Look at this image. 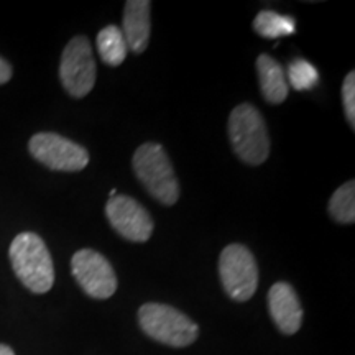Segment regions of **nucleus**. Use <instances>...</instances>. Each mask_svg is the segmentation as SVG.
Returning a JSON list of instances; mask_svg holds the SVG:
<instances>
[{
    "instance_id": "1",
    "label": "nucleus",
    "mask_w": 355,
    "mask_h": 355,
    "mask_svg": "<svg viewBox=\"0 0 355 355\" xmlns=\"http://www.w3.org/2000/svg\"><path fill=\"white\" fill-rule=\"evenodd\" d=\"M13 273L32 293L43 295L55 283V265L43 239L35 232H21L10 243Z\"/></svg>"
},
{
    "instance_id": "2",
    "label": "nucleus",
    "mask_w": 355,
    "mask_h": 355,
    "mask_svg": "<svg viewBox=\"0 0 355 355\" xmlns=\"http://www.w3.org/2000/svg\"><path fill=\"white\" fill-rule=\"evenodd\" d=\"M133 173L152 198L163 206H173L180 199V183L166 150L155 141H146L135 150Z\"/></svg>"
},
{
    "instance_id": "3",
    "label": "nucleus",
    "mask_w": 355,
    "mask_h": 355,
    "mask_svg": "<svg viewBox=\"0 0 355 355\" xmlns=\"http://www.w3.org/2000/svg\"><path fill=\"white\" fill-rule=\"evenodd\" d=\"M229 140L247 165H261L270 155V137L263 115L255 105L241 104L229 115Z\"/></svg>"
},
{
    "instance_id": "4",
    "label": "nucleus",
    "mask_w": 355,
    "mask_h": 355,
    "mask_svg": "<svg viewBox=\"0 0 355 355\" xmlns=\"http://www.w3.org/2000/svg\"><path fill=\"white\" fill-rule=\"evenodd\" d=\"M139 324L146 336L170 347H186L199 336L198 324L168 304H144L139 309Z\"/></svg>"
},
{
    "instance_id": "5",
    "label": "nucleus",
    "mask_w": 355,
    "mask_h": 355,
    "mask_svg": "<svg viewBox=\"0 0 355 355\" xmlns=\"http://www.w3.org/2000/svg\"><path fill=\"white\" fill-rule=\"evenodd\" d=\"M219 275L222 286L234 301L243 303L255 295L259 286V266L254 254L242 243H230L222 250Z\"/></svg>"
},
{
    "instance_id": "6",
    "label": "nucleus",
    "mask_w": 355,
    "mask_h": 355,
    "mask_svg": "<svg viewBox=\"0 0 355 355\" xmlns=\"http://www.w3.org/2000/svg\"><path fill=\"white\" fill-rule=\"evenodd\" d=\"M60 79L66 92L83 99L96 84V60L89 40L78 35L66 44L60 63Z\"/></svg>"
},
{
    "instance_id": "7",
    "label": "nucleus",
    "mask_w": 355,
    "mask_h": 355,
    "mask_svg": "<svg viewBox=\"0 0 355 355\" xmlns=\"http://www.w3.org/2000/svg\"><path fill=\"white\" fill-rule=\"evenodd\" d=\"M28 150L37 162L53 171L76 173L89 163V152L83 145L53 132L33 135L28 141Z\"/></svg>"
},
{
    "instance_id": "8",
    "label": "nucleus",
    "mask_w": 355,
    "mask_h": 355,
    "mask_svg": "<svg viewBox=\"0 0 355 355\" xmlns=\"http://www.w3.org/2000/svg\"><path fill=\"white\" fill-rule=\"evenodd\" d=\"M71 273L83 291L94 300H107L117 291V277L112 265L92 248H83L73 255Z\"/></svg>"
},
{
    "instance_id": "9",
    "label": "nucleus",
    "mask_w": 355,
    "mask_h": 355,
    "mask_svg": "<svg viewBox=\"0 0 355 355\" xmlns=\"http://www.w3.org/2000/svg\"><path fill=\"white\" fill-rule=\"evenodd\" d=\"M105 216L115 232L125 241L144 243L153 234V219L139 201L123 194H115L105 206Z\"/></svg>"
},
{
    "instance_id": "10",
    "label": "nucleus",
    "mask_w": 355,
    "mask_h": 355,
    "mask_svg": "<svg viewBox=\"0 0 355 355\" xmlns=\"http://www.w3.org/2000/svg\"><path fill=\"white\" fill-rule=\"evenodd\" d=\"M270 316L283 334L293 336L303 324V308L295 288L286 282H278L268 291Z\"/></svg>"
},
{
    "instance_id": "11",
    "label": "nucleus",
    "mask_w": 355,
    "mask_h": 355,
    "mask_svg": "<svg viewBox=\"0 0 355 355\" xmlns=\"http://www.w3.org/2000/svg\"><path fill=\"white\" fill-rule=\"evenodd\" d=\"M150 10L152 3L148 0H128L123 7V38L127 48L137 55L144 53L150 42Z\"/></svg>"
},
{
    "instance_id": "12",
    "label": "nucleus",
    "mask_w": 355,
    "mask_h": 355,
    "mask_svg": "<svg viewBox=\"0 0 355 355\" xmlns=\"http://www.w3.org/2000/svg\"><path fill=\"white\" fill-rule=\"evenodd\" d=\"M257 71H259L260 89L265 101L270 104L285 102L290 86H288L286 73L283 71L282 64L270 55H260L257 60Z\"/></svg>"
},
{
    "instance_id": "13",
    "label": "nucleus",
    "mask_w": 355,
    "mask_h": 355,
    "mask_svg": "<svg viewBox=\"0 0 355 355\" xmlns=\"http://www.w3.org/2000/svg\"><path fill=\"white\" fill-rule=\"evenodd\" d=\"M97 51L105 64L121 66L127 58V43L117 25H107L97 33Z\"/></svg>"
},
{
    "instance_id": "14",
    "label": "nucleus",
    "mask_w": 355,
    "mask_h": 355,
    "mask_svg": "<svg viewBox=\"0 0 355 355\" xmlns=\"http://www.w3.org/2000/svg\"><path fill=\"white\" fill-rule=\"evenodd\" d=\"M254 30L263 38H282L296 32V21L273 10H261L254 20Z\"/></svg>"
},
{
    "instance_id": "15",
    "label": "nucleus",
    "mask_w": 355,
    "mask_h": 355,
    "mask_svg": "<svg viewBox=\"0 0 355 355\" xmlns=\"http://www.w3.org/2000/svg\"><path fill=\"white\" fill-rule=\"evenodd\" d=\"M329 214L339 224L355 222V183L354 180L334 191L329 201Z\"/></svg>"
},
{
    "instance_id": "16",
    "label": "nucleus",
    "mask_w": 355,
    "mask_h": 355,
    "mask_svg": "<svg viewBox=\"0 0 355 355\" xmlns=\"http://www.w3.org/2000/svg\"><path fill=\"white\" fill-rule=\"evenodd\" d=\"M286 81H290L288 86L295 87L296 91H308V89L316 86L319 74L316 68L306 60H295L288 68Z\"/></svg>"
},
{
    "instance_id": "17",
    "label": "nucleus",
    "mask_w": 355,
    "mask_h": 355,
    "mask_svg": "<svg viewBox=\"0 0 355 355\" xmlns=\"http://www.w3.org/2000/svg\"><path fill=\"white\" fill-rule=\"evenodd\" d=\"M343 104L345 110V119L349 125L355 130V73H350L345 76L343 84Z\"/></svg>"
},
{
    "instance_id": "18",
    "label": "nucleus",
    "mask_w": 355,
    "mask_h": 355,
    "mask_svg": "<svg viewBox=\"0 0 355 355\" xmlns=\"http://www.w3.org/2000/svg\"><path fill=\"white\" fill-rule=\"evenodd\" d=\"M12 78V66L3 58H0V84H6Z\"/></svg>"
},
{
    "instance_id": "19",
    "label": "nucleus",
    "mask_w": 355,
    "mask_h": 355,
    "mask_svg": "<svg viewBox=\"0 0 355 355\" xmlns=\"http://www.w3.org/2000/svg\"><path fill=\"white\" fill-rule=\"evenodd\" d=\"M0 355H15V352H13V350L8 347V345L0 344Z\"/></svg>"
}]
</instances>
